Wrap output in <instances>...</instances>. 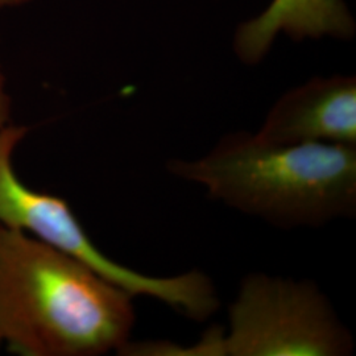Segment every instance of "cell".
<instances>
[{"label":"cell","instance_id":"6","mask_svg":"<svg viewBox=\"0 0 356 356\" xmlns=\"http://www.w3.org/2000/svg\"><path fill=\"white\" fill-rule=\"evenodd\" d=\"M355 24L342 0H273L264 13L239 26L235 51L244 64H257L284 31L294 40L350 38Z\"/></svg>","mask_w":356,"mask_h":356},{"label":"cell","instance_id":"8","mask_svg":"<svg viewBox=\"0 0 356 356\" xmlns=\"http://www.w3.org/2000/svg\"><path fill=\"white\" fill-rule=\"evenodd\" d=\"M11 120V98L6 90V78L0 66V131L10 126Z\"/></svg>","mask_w":356,"mask_h":356},{"label":"cell","instance_id":"4","mask_svg":"<svg viewBox=\"0 0 356 356\" xmlns=\"http://www.w3.org/2000/svg\"><path fill=\"white\" fill-rule=\"evenodd\" d=\"M223 347L225 356H344L354 338L314 282L256 272L229 305Z\"/></svg>","mask_w":356,"mask_h":356},{"label":"cell","instance_id":"5","mask_svg":"<svg viewBox=\"0 0 356 356\" xmlns=\"http://www.w3.org/2000/svg\"><path fill=\"white\" fill-rule=\"evenodd\" d=\"M273 144L356 145V78H313L288 91L256 134Z\"/></svg>","mask_w":356,"mask_h":356},{"label":"cell","instance_id":"3","mask_svg":"<svg viewBox=\"0 0 356 356\" xmlns=\"http://www.w3.org/2000/svg\"><path fill=\"white\" fill-rule=\"evenodd\" d=\"M28 128L10 124L0 131V223L29 232L53 248L74 257L104 280L135 296H148L194 318L209 302L210 286L201 270L173 277H154L115 263L99 251L64 198L29 189L16 176L13 156Z\"/></svg>","mask_w":356,"mask_h":356},{"label":"cell","instance_id":"10","mask_svg":"<svg viewBox=\"0 0 356 356\" xmlns=\"http://www.w3.org/2000/svg\"><path fill=\"white\" fill-rule=\"evenodd\" d=\"M0 346H1V341H0Z\"/></svg>","mask_w":356,"mask_h":356},{"label":"cell","instance_id":"9","mask_svg":"<svg viewBox=\"0 0 356 356\" xmlns=\"http://www.w3.org/2000/svg\"><path fill=\"white\" fill-rule=\"evenodd\" d=\"M33 0H0V8H8V7H20L26 3H31Z\"/></svg>","mask_w":356,"mask_h":356},{"label":"cell","instance_id":"2","mask_svg":"<svg viewBox=\"0 0 356 356\" xmlns=\"http://www.w3.org/2000/svg\"><path fill=\"white\" fill-rule=\"evenodd\" d=\"M166 169L277 227H319L356 213V145L273 144L236 132L204 157L169 160Z\"/></svg>","mask_w":356,"mask_h":356},{"label":"cell","instance_id":"7","mask_svg":"<svg viewBox=\"0 0 356 356\" xmlns=\"http://www.w3.org/2000/svg\"><path fill=\"white\" fill-rule=\"evenodd\" d=\"M225 330L220 327H213L207 331L201 342L191 348L177 347L169 342H129L124 344L118 354L128 356L143 355H201L225 356L223 347Z\"/></svg>","mask_w":356,"mask_h":356},{"label":"cell","instance_id":"1","mask_svg":"<svg viewBox=\"0 0 356 356\" xmlns=\"http://www.w3.org/2000/svg\"><path fill=\"white\" fill-rule=\"evenodd\" d=\"M132 296L74 257L0 223V341L23 356L119 351Z\"/></svg>","mask_w":356,"mask_h":356}]
</instances>
